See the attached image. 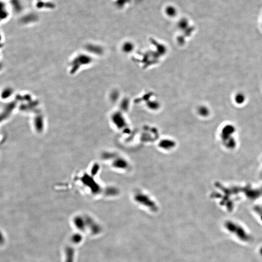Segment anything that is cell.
<instances>
[{
    "label": "cell",
    "mask_w": 262,
    "mask_h": 262,
    "mask_svg": "<svg viewBox=\"0 0 262 262\" xmlns=\"http://www.w3.org/2000/svg\"><path fill=\"white\" fill-rule=\"evenodd\" d=\"M224 228L227 233L241 243L247 244L252 239L249 231L237 222L233 220L226 221L225 222Z\"/></svg>",
    "instance_id": "1"
},
{
    "label": "cell",
    "mask_w": 262,
    "mask_h": 262,
    "mask_svg": "<svg viewBox=\"0 0 262 262\" xmlns=\"http://www.w3.org/2000/svg\"><path fill=\"white\" fill-rule=\"evenodd\" d=\"M12 93L13 91L12 89L9 87H7L2 91L1 96L2 99H7L11 96Z\"/></svg>",
    "instance_id": "2"
},
{
    "label": "cell",
    "mask_w": 262,
    "mask_h": 262,
    "mask_svg": "<svg viewBox=\"0 0 262 262\" xmlns=\"http://www.w3.org/2000/svg\"><path fill=\"white\" fill-rule=\"evenodd\" d=\"M235 100L238 104H242L245 101V96L242 93H238L235 97Z\"/></svg>",
    "instance_id": "3"
},
{
    "label": "cell",
    "mask_w": 262,
    "mask_h": 262,
    "mask_svg": "<svg viewBox=\"0 0 262 262\" xmlns=\"http://www.w3.org/2000/svg\"><path fill=\"white\" fill-rule=\"evenodd\" d=\"M167 11H168V14H171V15L174 14L175 10H174L173 9V8H168V9L167 10Z\"/></svg>",
    "instance_id": "4"
},
{
    "label": "cell",
    "mask_w": 262,
    "mask_h": 262,
    "mask_svg": "<svg viewBox=\"0 0 262 262\" xmlns=\"http://www.w3.org/2000/svg\"><path fill=\"white\" fill-rule=\"evenodd\" d=\"M258 252L259 255H260L261 257H262V246L260 247H259V248Z\"/></svg>",
    "instance_id": "5"
},
{
    "label": "cell",
    "mask_w": 262,
    "mask_h": 262,
    "mask_svg": "<svg viewBox=\"0 0 262 262\" xmlns=\"http://www.w3.org/2000/svg\"><path fill=\"white\" fill-rule=\"evenodd\" d=\"M1 36H0V40H1Z\"/></svg>",
    "instance_id": "6"
}]
</instances>
